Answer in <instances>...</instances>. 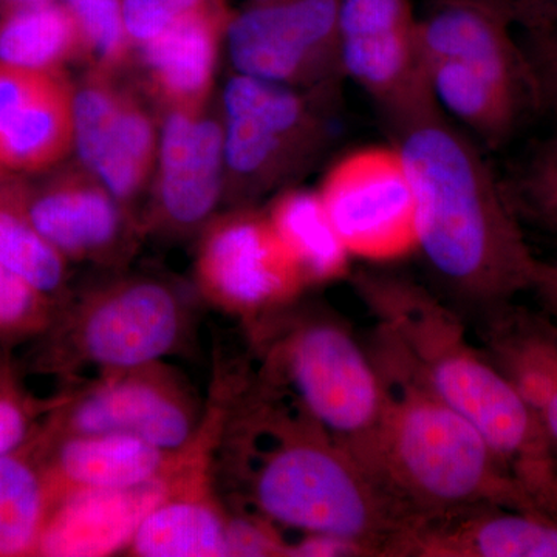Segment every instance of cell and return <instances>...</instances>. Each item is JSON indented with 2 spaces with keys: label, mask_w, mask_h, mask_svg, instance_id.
I'll list each match as a JSON object with an SVG mask.
<instances>
[{
  "label": "cell",
  "mask_w": 557,
  "mask_h": 557,
  "mask_svg": "<svg viewBox=\"0 0 557 557\" xmlns=\"http://www.w3.org/2000/svg\"><path fill=\"white\" fill-rule=\"evenodd\" d=\"M220 380L215 475L228 486V504L281 528L354 542L366 556L403 557L418 522L357 458L255 369Z\"/></svg>",
  "instance_id": "obj_1"
},
{
  "label": "cell",
  "mask_w": 557,
  "mask_h": 557,
  "mask_svg": "<svg viewBox=\"0 0 557 557\" xmlns=\"http://www.w3.org/2000/svg\"><path fill=\"white\" fill-rule=\"evenodd\" d=\"M417 197V252L438 295L474 319L533 296L552 270L478 145L442 110L392 129Z\"/></svg>",
  "instance_id": "obj_2"
},
{
  "label": "cell",
  "mask_w": 557,
  "mask_h": 557,
  "mask_svg": "<svg viewBox=\"0 0 557 557\" xmlns=\"http://www.w3.org/2000/svg\"><path fill=\"white\" fill-rule=\"evenodd\" d=\"M351 285L432 388L467 418L512 479L557 516V457L511 381L471 339L467 319L437 292L398 274L361 270Z\"/></svg>",
  "instance_id": "obj_3"
},
{
  "label": "cell",
  "mask_w": 557,
  "mask_h": 557,
  "mask_svg": "<svg viewBox=\"0 0 557 557\" xmlns=\"http://www.w3.org/2000/svg\"><path fill=\"white\" fill-rule=\"evenodd\" d=\"M368 346L384 388L373 478L418 525L483 505L542 509L391 333L375 325Z\"/></svg>",
  "instance_id": "obj_4"
},
{
  "label": "cell",
  "mask_w": 557,
  "mask_h": 557,
  "mask_svg": "<svg viewBox=\"0 0 557 557\" xmlns=\"http://www.w3.org/2000/svg\"><path fill=\"white\" fill-rule=\"evenodd\" d=\"M247 335L256 372L287 392L373 475L384 388L369 346L346 319L299 299Z\"/></svg>",
  "instance_id": "obj_5"
},
{
  "label": "cell",
  "mask_w": 557,
  "mask_h": 557,
  "mask_svg": "<svg viewBox=\"0 0 557 557\" xmlns=\"http://www.w3.org/2000/svg\"><path fill=\"white\" fill-rule=\"evenodd\" d=\"M199 300L194 287L172 278L116 271L58 302L49 329L35 339L33 370L69 384L185 354Z\"/></svg>",
  "instance_id": "obj_6"
},
{
  "label": "cell",
  "mask_w": 557,
  "mask_h": 557,
  "mask_svg": "<svg viewBox=\"0 0 557 557\" xmlns=\"http://www.w3.org/2000/svg\"><path fill=\"white\" fill-rule=\"evenodd\" d=\"M515 25L486 0H435L418 17L432 100L487 148H500L542 104Z\"/></svg>",
  "instance_id": "obj_7"
},
{
  "label": "cell",
  "mask_w": 557,
  "mask_h": 557,
  "mask_svg": "<svg viewBox=\"0 0 557 557\" xmlns=\"http://www.w3.org/2000/svg\"><path fill=\"white\" fill-rule=\"evenodd\" d=\"M333 90H304L231 73L218 101L225 137V209L295 186L327 152Z\"/></svg>",
  "instance_id": "obj_8"
},
{
  "label": "cell",
  "mask_w": 557,
  "mask_h": 557,
  "mask_svg": "<svg viewBox=\"0 0 557 557\" xmlns=\"http://www.w3.org/2000/svg\"><path fill=\"white\" fill-rule=\"evenodd\" d=\"M205 410L178 369L168 361L148 362L64 384L51 397L38 435L124 434L178 450L196 437Z\"/></svg>",
  "instance_id": "obj_9"
},
{
  "label": "cell",
  "mask_w": 557,
  "mask_h": 557,
  "mask_svg": "<svg viewBox=\"0 0 557 557\" xmlns=\"http://www.w3.org/2000/svg\"><path fill=\"white\" fill-rule=\"evenodd\" d=\"M194 289L249 332L302 299L309 285L277 239L265 209H223L196 239Z\"/></svg>",
  "instance_id": "obj_10"
},
{
  "label": "cell",
  "mask_w": 557,
  "mask_h": 557,
  "mask_svg": "<svg viewBox=\"0 0 557 557\" xmlns=\"http://www.w3.org/2000/svg\"><path fill=\"white\" fill-rule=\"evenodd\" d=\"M341 0H247L231 10L225 51L231 69L282 86L335 90Z\"/></svg>",
  "instance_id": "obj_11"
},
{
  "label": "cell",
  "mask_w": 557,
  "mask_h": 557,
  "mask_svg": "<svg viewBox=\"0 0 557 557\" xmlns=\"http://www.w3.org/2000/svg\"><path fill=\"white\" fill-rule=\"evenodd\" d=\"M143 209L146 237L197 239L225 209V137L218 97L203 109L164 110Z\"/></svg>",
  "instance_id": "obj_12"
},
{
  "label": "cell",
  "mask_w": 557,
  "mask_h": 557,
  "mask_svg": "<svg viewBox=\"0 0 557 557\" xmlns=\"http://www.w3.org/2000/svg\"><path fill=\"white\" fill-rule=\"evenodd\" d=\"M159 138V112L123 75L86 69L73 81L72 157L138 214L156 170Z\"/></svg>",
  "instance_id": "obj_13"
},
{
  "label": "cell",
  "mask_w": 557,
  "mask_h": 557,
  "mask_svg": "<svg viewBox=\"0 0 557 557\" xmlns=\"http://www.w3.org/2000/svg\"><path fill=\"white\" fill-rule=\"evenodd\" d=\"M351 259L394 262L417 252V197L395 146L341 157L318 189Z\"/></svg>",
  "instance_id": "obj_14"
},
{
  "label": "cell",
  "mask_w": 557,
  "mask_h": 557,
  "mask_svg": "<svg viewBox=\"0 0 557 557\" xmlns=\"http://www.w3.org/2000/svg\"><path fill=\"white\" fill-rule=\"evenodd\" d=\"M339 65L383 110L391 129L437 110L410 0H341Z\"/></svg>",
  "instance_id": "obj_15"
},
{
  "label": "cell",
  "mask_w": 557,
  "mask_h": 557,
  "mask_svg": "<svg viewBox=\"0 0 557 557\" xmlns=\"http://www.w3.org/2000/svg\"><path fill=\"white\" fill-rule=\"evenodd\" d=\"M40 177L21 182L28 215L44 239L69 263L126 269L146 239L138 212L73 157Z\"/></svg>",
  "instance_id": "obj_16"
},
{
  "label": "cell",
  "mask_w": 557,
  "mask_h": 557,
  "mask_svg": "<svg viewBox=\"0 0 557 557\" xmlns=\"http://www.w3.org/2000/svg\"><path fill=\"white\" fill-rule=\"evenodd\" d=\"M223 408L209 401L199 432L180 449L168 493L143 518L124 555L134 557H228V508L218 491L215 450Z\"/></svg>",
  "instance_id": "obj_17"
},
{
  "label": "cell",
  "mask_w": 557,
  "mask_h": 557,
  "mask_svg": "<svg viewBox=\"0 0 557 557\" xmlns=\"http://www.w3.org/2000/svg\"><path fill=\"white\" fill-rule=\"evenodd\" d=\"M73 156V81L0 62V178L36 177Z\"/></svg>",
  "instance_id": "obj_18"
},
{
  "label": "cell",
  "mask_w": 557,
  "mask_h": 557,
  "mask_svg": "<svg viewBox=\"0 0 557 557\" xmlns=\"http://www.w3.org/2000/svg\"><path fill=\"white\" fill-rule=\"evenodd\" d=\"M30 446L46 482L50 509L70 494L132 490L166 478L180 454V449H161L124 434H36Z\"/></svg>",
  "instance_id": "obj_19"
},
{
  "label": "cell",
  "mask_w": 557,
  "mask_h": 557,
  "mask_svg": "<svg viewBox=\"0 0 557 557\" xmlns=\"http://www.w3.org/2000/svg\"><path fill=\"white\" fill-rule=\"evenodd\" d=\"M472 321L480 347L511 381L557 457V319L519 299Z\"/></svg>",
  "instance_id": "obj_20"
},
{
  "label": "cell",
  "mask_w": 557,
  "mask_h": 557,
  "mask_svg": "<svg viewBox=\"0 0 557 557\" xmlns=\"http://www.w3.org/2000/svg\"><path fill=\"white\" fill-rule=\"evenodd\" d=\"M230 11L201 14L134 49L143 94L157 112L203 109L215 98Z\"/></svg>",
  "instance_id": "obj_21"
},
{
  "label": "cell",
  "mask_w": 557,
  "mask_h": 557,
  "mask_svg": "<svg viewBox=\"0 0 557 557\" xmlns=\"http://www.w3.org/2000/svg\"><path fill=\"white\" fill-rule=\"evenodd\" d=\"M403 557H557V516L504 505L467 509L418 527Z\"/></svg>",
  "instance_id": "obj_22"
},
{
  "label": "cell",
  "mask_w": 557,
  "mask_h": 557,
  "mask_svg": "<svg viewBox=\"0 0 557 557\" xmlns=\"http://www.w3.org/2000/svg\"><path fill=\"white\" fill-rule=\"evenodd\" d=\"M172 471L132 490L84 491L61 498L50 509L36 556L97 557L124 552L139 522L168 493Z\"/></svg>",
  "instance_id": "obj_23"
},
{
  "label": "cell",
  "mask_w": 557,
  "mask_h": 557,
  "mask_svg": "<svg viewBox=\"0 0 557 557\" xmlns=\"http://www.w3.org/2000/svg\"><path fill=\"white\" fill-rule=\"evenodd\" d=\"M263 209L309 288L350 276L351 256L318 190L289 186Z\"/></svg>",
  "instance_id": "obj_24"
},
{
  "label": "cell",
  "mask_w": 557,
  "mask_h": 557,
  "mask_svg": "<svg viewBox=\"0 0 557 557\" xmlns=\"http://www.w3.org/2000/svg\"><path fill=\"white\" fill-rule=\"evenodd\" d=\"M86 36L64 0L0 14V62L17 67L64 72L75 62L87 65Z\"/></svg>",
  "instance_id": "obj_25"
},
{
  "label": "cell",
  "mask_w": 557,
  "mask_h": 557,
  "mask_svg": "<svg viewBox=\"0 0 557 557\" xmlns=\"http://www.w3.org/2000/svg\"><path fill=\"white\" fill-rule=\"evenodd\" d=\"M0 263L58 302L70 292V263L32 222L21 178H0Z\"/></svg>",
  "instance_id": "obj_26"
},
{
  "label": "cell",
  "mask_w": 557,
  "mask_h": 557,
  "mask_svg": "<svg viewBox=\"0 0 557 557\" xmlns=\"http://www.w3.org/2000/svg\"><path fill=\"white\" fill-rule=\"evenodd\" d=\"M49 512V493L30 443L0 456V557L36 556Z\"/></svg>",
  "instance_id": "obj_27"
},
{
  "label": "cell",
  "mask_w": 557,
  "mask_h": 557,
  "mask_svg": "<svg viewBox=\"0 0 557 557\" xmlns=\"http://www.w3.org/2000/svg\"><path fill=\"white\" fill-rule=\"evenodd\" d=\"M502 186L527 234L536 231L557 247V134L528 150Z\"/></svg>",
  "instance_id": "obj_28"
},
{
  "label": "cell",
  "mask_w": 557,
  "mask_h": 557,
  "mask_svg": "<svg viewBox=\"0 0 557 557\" xmlns=\"http://www.w3.org/2000/svg\"><path fill=\"white\" fill-rule=\"evenodd\" d=\"M87 40L86 69L123 75L131 69L132 44L124 25L123 0H64Z\"/></svg>",
  "instance_id": "obj_29"
},
{
  "label": "cell",
  "mask_w": 557,
  "mask_h": 557,
  "mask_svg": "<svg viewBox=\"0 0 557 557\" xmlns=\"http://www.w3.org/2000/svg\"><path fill=\"white\" fill-rule=\"evenodd\" d=\"M57 306L58 300L0 263V347L10 351L38 339L49 329Z\"/></svg>",
  "instance_id": "obj_30"
},
{
  "label": "cell",
  "mask_w": 557,
  "mask_h": 557,
  "mask_svg": "<svg viewBox=\"0 0 557 557\" xmlns=\"http://www.w3.org/2000/svg\"><path fill=\"white\" fill-rule=\"evenodd\" d=\"M51 398L38 399L22 383L10 351L0 347V456L16 453L38 434Z\"/></svg>",
  "instance_id": "obj_31"
},
{
  "label": "cell",
  "mask_w": 557,
  "mask_h": 557,
  "mask_svg": "<svg viewBox=\"0 0 557 557\" xmlns=\"http://www.w3.org/2000/svg\"><path fill=\"white\" fill-rule=\"evenodd\" d=\"M228 0H123L132 49L201 14L230 11Z\"/></svg>",
  "instance_id": "obj_32"
},
{
  "label": "cell",
  "mask_w": 557,
  "mask_h": 557,
  "mask_svg": "<svg viewBox=\"0 0 557 557\" xmlns=\"http://www.w3.org/2000/svg\"><path fill=\"white\" fill-rule=\"evenodd\" d=\"M226 508L228 557L287 556L289 541L282 534L281 527L240 505L226 504Z\"/></svg>",
  "instance_id": "obj_33"
},
{
  "label": "cell",
  "mask_w": 557,
  "mask_h": 557,
  "mask_svg": "<svg viewBox=\"0 0 557 557\" xmlns=\"http://www.w3.org/2000/svg\"><path fill=\"white\" fill-rule=\"evenodd\" d=\"M523 49L533 67L541 101L548 102L557 112V27L527 33Z\"/></svg>",
  "instance_id": "obj_34"
},
{
  "label": "cell",
  "mask_w": 557,
  "mask_h": 557,
  "mask_svg": "<svg viewBox=\"0 0 557 557\" xmlns=\"http://www.w3.org/2000/svg\"><path fill=\"white\" fill-rule=\"evenodd\" d=\"M525 33L557 27V0H486Z\"/></svg>",
  "instance_id": "obj_35"
},
{
  "label": "cell",
  "mask_w": 557,
  "mask_h": 557,
  "mask_svg": "<svg viewBox=\"0 0 557 557\" xmlns=\"http://www.w3.org/2000/svg\"><path fill=\"white\" fill-rule=\"evenodd\" d=\"M339 557L366 556L364 549L354 542L329 536V534L306 533L299 541H289L287 557Z\"/></svg>",
  "instance_id": "obj_36"
},
{
  "label": "cell",
  "mask_w": 557,
  "mask_h": 557,
  "mask_svg": "<svg viewBox=\"0 0 557 557\" xmlns=\"http://www.w3.org/2000/svg\"><path fill=\"white\" fill-rule=\"evenodd\" d=\"M548 262L552 271L541 288L534 293L533 300L537 307L557 319V262L555 260H548Z\"/></svg>",
  "instance_id": "obj_37"
},
{
  "label": "cell",
  "mask_w": 557,
  "mask_h": 557,
  "mask_svg": "<svg viewBox=\"0 0 557 557\" xmlns=\"http://www.w3.org/2000/svg\"><path fill=\"white\" fill-rule=\"evenodd\" d=\"M42 2H47V0H0V14L25 9V7L38 5Z\"/></svg>",
  "instance_id": "obj_38"
},
{
  "label": "cell",
  "mask_w": 557,
  "mask_h": 557,
  "mask_svg": "<svg viewBox=\"0 0 557 557\" xmlns=\"http://www.w3.org/2000/svg\"><path fill=\"white\" fill-rule=\"evenodd\" d=\"M548 260H555V262H557V247H556V255H555V256H553V258H552V259H548Z\"/></svg>",
  "instance_id": "obj_39"
}]
</instances>
